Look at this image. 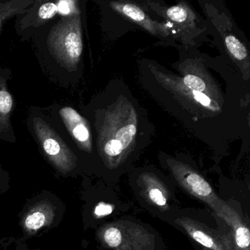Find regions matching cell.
Returning <instances> with one entry per match:
<instances>
[{
  "label": "cell",
  "instance_id": "3",
  "mask_svg": "<svg viewBox=\"0 0 250 250\" xmlns=\"http://www.w3.org/2000/svg\"><path fill=\"white\" fill-rule=\"evenodd\" d=\"M51 39V43L57 56L66 65L78 62L83 52L80 23L74 19H67L61 23Z\"/></svg>",
  "mask_w": 250,
  "mask_h": 250
},
{
  "label": "cell",
  "instance_id": "4",
  "mask_svg": "<svg viewBox=\"0 0 250 250\" xmlns=\"http://www.w3.org/2000/svg\"><path fill=\"white\" fill-rule=\"evenodd\" d=\"M175 223L197 244L210 250H233L228 234L209 228L188 217L178 218Z\"/></svg>",
  "mask_w": 250,
  "mask_h": 250
},
{
  "label": "cell",
  "instance_id": "9",
  "mask_svg": "<svg viewBox=\"0 0 250 250\" xmlns=\"http://www.w3.org/2000/svg\"><path fill=\"white\" fill-rule=\"evenodd\" d=\"M140 184L145 197L150 203L162 208L168 207L169 194L159 178L150 174H143L140 177Z\"/></svg>",
  "mask_w": 250,
  "mask_h": 250
},
{
  "label": "cell",
  "instance_id": "11",
  "mask_svg": "<svg viewBox=\"0 0 250 250\" xmlns=\"http://www.w3.org/2000/svg\"><path fill=\"white\" fill-rule=\"evenodd\" d=\"M46 210L38 209L28 215L25 219V227L29 230H38L46 225L49 215Z\"/></svg>",
  "mask_w": 250,
  "mask_h": 250
},
{
  "label": "cell",
  "instance_id": "5",
  "mask_svg": "<svg viewBox=\"0 0 250 250\" xmlns=\"http://www.w3.org/2000/svg\"><path fill=\"white\" fill-rule=\"evenodd\" d=\"M221 219L230 229L229 236L233 250H250V229L239 213L227 203Z\"/></svg>",
  "mask_w": 250,
  "mask_h": 250
},
{
  "label": "cell",
  "instance_id": "13",
  "mask_svg": "<svg viewBox=\"0 0 250 250\" xmlns=\"http://www.w3.org/2000/svg\"><path fill=\"white\" fill-rule=\"evenodd\" d=\"M116 7L118 10L122 11L124 15L126 16L136 22L140 23V24H143L144 27L147 28V24H149L147 17H146V14L139 7L132 5V4H125V5Z\"/></svg>",
  "mask_w": 250,
  "mask_h": 250
},
{
  "label": "cell",
  "instance_id": "16",
  "mask_svg": "<svg viewBox=\"0 0 250 250\" xmlns=\"http://www.w3.org/2000/svg\"><path fill=\"white\" fill-rule=\"evenodd\" d=\"M184 84L192 91L203 93L206 90V84L200 77L194 75H187L184 79Z\"/></svg>",
  "mask_w": 250,
  "mask_h": 250
},
{
  "label": "cell",
  "instance_id": "8",
  "mask_svg": "<svg viewBox=\"0 0 250 250\" xmlns=\"http://www.w3.org/2000/svg\"><path fill=\"white\" fill-rule=\"evenodd\" d=\"M60 114L74 138L84 146L86 150H90V131L83 117L75 109L68 106L62 108Z\"/></svg>",
  "mask_w": 250,
  "mask_h": 250
},
{
  "label": "cell",
  "instance_id": "6",
  "mask_svg": "<svg viewBox=\"0 0 250 250\" xmlns=\"http://www.w3.org/2000/svg\"><path fill=\"white\" fill-rule=\"evenodd\" d=\"M137 132L134 124H128L117 131L115 138L108 140L104 146V155L110 167L118 166L124 151L132 143Z\"/></svg>",
  "mask_w": 250,
  "mask_h": 250
},
{
  "label": "cell",
  "instance_id": "18",
  "mask_svg": "<svg viewBox=\"0 0 250 250\" xmlns=\"http://www.w3.org/2000/svg\"><path fill=\"white\" fill-rule=\"evenodd\" d=\"M114 207L110 204L105 203H100L95 208V215L98 217L108 216L110 215L113 211Z\"/></svg>",
  "mask_w": 250,
  "mask_h": 250
},
{
  "label": "cell",
  "instance_id": "15",
  "mask_svg": "<svg viewBox=\"0 0 250 250\" xmlns=\"http://www.w3.org/2000/svg\"><path fill=\"white\" fill-rule=\"evenodd\" d=\"M167 15L172 21L175 22L182 23L187 20L188 13L184 7L177 5L171 7L167 11Z\"/></svg>",
  "mask_w": 250,
  "mask_h": 250
},
{
  "label": "cell",
  "instance_id": "19",
  "mask_svg": "<svg viewBox=\"0 0 250 250\" xmlns=\"http://www.w3.org/2000/svg\"><path fill=\"white\" fill-rule=\"evenodd\" d=\"M193 96L194 99L205 106H209L210 105V99L208 96H206L204 93H200V92L192 91Z\"/></svg>",
  "mask_w": 250,
  "mask_h": 250
},
{
  "label": "cell",
  "instance_id": "7",
  "mask_svg": "<svg viewBox=\"0 0 250 250\" xmlns=\"http://www.w3.org/2000/svg\"><path fill=\"white\" fill-rule=\"evenodd\" d=\"M39 137L43 144V150L57 166L63 170H69L74 165L71 153L52 135L47 127L43 126L39 129Z\"/></svg>",
  "mask_w": 250,
  "mask_h": 250
},
{
  "label": "cell",
  "instance_id": "2",
  "mask_svg": "<svg viewBox=\"0 0 250 250\" xmlns=\"http://www.w3.org/2000/svg\"><path fill=\"white\" fill-rule=\"evenodd\" d=\"M169 165L177 182L190 194L207 203L221 219L227 203L216 195L209 183L185 164L172 161Z\"/></svg>",
  "mask_w": 250,
  "mask_h": 250
},
{
  "label": "cell",
  "instance_id": "14",
  "mask_svg": "<svg viewBox=\"0 0 250 250\" xmlns=\"http://www.w3.org/2000/svg\"><path fill=\"white\" fill-rule=\"evenodd\" d=\"M31 2H11L0 3V29L2 21L8 17H12L19 13L20 10L24 9Z\"/></svg>",
  "mask_w": 250,
  "mask_h": 250
},
{
  "label": "cell",
  "instance_id": "20",
  "mask_svg": "<svg viewBox=\"0 0 250 250\" xmlns=\"http://www.w3.org/2000/svg\"><path fill=\"white\" fill-rule=\"evenodd\" d=\"M208 250V249H204V250Z\"/></svg>",
  "mask_w": 250,
  "mask_h": 250
},
{
  "label": "cell",
  "instance_id": "12",
  "mask_svg": "<svg viewBox=\"0 0 250 250\" xmlns=\"http://www.w3.org/2000/svg\"><path fill=\"white\" fill-rule=\"evenodd\" d=\"M225 43L228 52L235 59L238 61H244L247 59L248 53L245 46L235 36H226L225 39Z\"/></svg>",
  "mask_w": 250,
  "mask_h": 250
},
{
  "label": "cell",
  "instance_id": "10",
  "mask_svg": "<svg viewBox=\"0 0 250 250\" xmlns=\"http://www.w3.org/2000/svg\"><path fill=\"white\" fill-rule=\"evenodd\" d=\"M74 3V2L62 1L56 3L49 2L44 4L39 9V17L42 20H49L55 17L58 13H62V14L66 15L71 12V5Z\"/></svg>",
  "mask_w": 250,
  "mask_h": 250
},
{
  "label": "cell",
  "instance_id": "1",
  "mask_svg": "<svg viewBox=\"0 0 250 250\" xmlns=\"http://www.w3.org/2000/svg\"><path fill=\"white\" fill-rule=\"evenodd\" d=\"M99 238L110 250H154L156 238L150 231L138 224L119 220L104 225Z\"/></svg>",
  "mask_w": 250,
  "mask_h": 250
},
{
  "label": "cell",
  "instance_id": "17",
  "mask_svg": "<svg viewBox=\"0 0 250 250\" xmlns=\"http://www.w3.org/2000/svg\"><path fill=\"white\" fill-rule=\"evenodd\" d=\"M12 107V96L6 90H0V112L7 115L11 112Z\"/></svg>",
  "mask_w": 250,
  "mask_h": 250
}]
</instances>
